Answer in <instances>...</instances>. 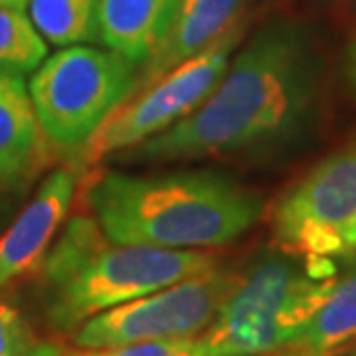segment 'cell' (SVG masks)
<instances>
[{
    "label": "cell",
    "mask_w": 356,
    "mask_h": 356,
    "mask_svg": "<svg viewBox=\"0 0 356 356\" xmlns=\"http://www.w3.org/2000/svg\"><path fill=\"white\" fill-rule=\"evenodd\" d=\"M74 190V172L56 169L42 181L35 197L0 236V289L42 266L56 232L67 218Z\"/></svg>",
    "instance_id": "cell-9"
},
{
    "label": "cell",
    "mask_w": 356,
    "mask_h": 356,
    "mask_svg": "<svg viewBox=\"0 0 356 356\" xmlns=\"http://www.w3.org/2000/svg\"><path fill=\"white\" fill-rule=\"evenodd\" d=\"M26 356H42V350H35V352L31 350V352H28Z\"/></svg>",
    "instance_id": "cell-21"
},
{
    "label": "cell",
    "mask_w": 356,
    "mask_h": 356,
    "mask_svg": "<svg viewBox=\"0 0 356 356\" xmlns=\"http://www.w3.org/2000/svg\"><path fill=\"white\" fill-rule=\"evenodd\" d=\"M181 0H97V40L106 49L144 65L165 40Z\"/></svg>",
    "instance_id": "cell-11"
},
{
    "label": "cell",
    "mask_w": 356,
    "mask_h": 356,
    "mask_svg": "<svg viewBox=\"0 0 356 356\" xmlns=\"http://www.w3.org/2000/svg\"><path fill=\"white\" fill-rule=\"evenodd\" d=\"M0 7H10V10L26 12L28 10V0H0Z\"/></svg>",
    "instance_id": "cell-19"
},
{
    "label": "cell",
    "mask_w": 356,
    "mask_h": 356,
    "mask_svg": "<svg viewBox=\"0 0 356 356\" xmlns=\"http://www.w3.org/2000/svg\"><path fill=\"white\" fill-rule=\"evenodd\" d=\"M216 266L209 250L113 243L92 216H74L42 261L47 317L60 331L79 329L99 312Z\"/></svg>",
    "instance_id": "cell-3"
},
{
    "label": "cell",
    "mask_w": 356,
    "mask_h": 356,
    "mask_svg": "<svg viewBox=\"0 0 356 356\" xmlns=\"http://www.w3.org/2000/svg\"><path fill=\"white\" fill-rule=\"evenodd\" d=\"M280 252L305 261L356 257V141L329 153L268 211Z\"/></svg>",
    "instance_id": "cell-6"
},
{
    "label": "cell",
    "mask_w": 356,
    "mask_h": 356,
    "mask_svg": "<svg viewBox=\"0 0 356 356\" xmlns=\"http://www.w3.org/2000/svg\"><path fill=\"white\" fill-rule=\"evenodd\" d=\"M47 40L26 12L0 7V74L24 76L47 58Z\"/></svg>",
    "instance_id": "cell-15"
},
{
    "label": "cell",
    "mask_w": 356,
    "mask_h": 356,
    "mask_svg": "<svg viewBox=\"0 0 356 356\" xmlns=\"http://www.w3.org/2000/svg\"><path fill=\"white\" fill-rule=\"evenodd\" d=\"M241 33L243 26L236 21L229 31L192 58L146 83L144 88H137L139 92H130L81 148L83 165H97L118 151L137 148L195 111L225 74Z\"/></svg>",
    "instance_id": "cell-7"
},
{
    "label": "cell",
    "mask_w": 356,
    "mask_h": 356,
    "mask_svg": "<svg viewBox=\"0 0 356 356\" xmlns=\"http://www.w3.org/2000/svg\"><path fill=\"white\" fill-rule=\"evenodd\" d=\"M236 282L238 273L220 266L185 277L86 319L74 333V345L79 350H102L148 340L199 338L218 317Z\"/></svg>",
    "instance_id": "cell-8"
},
{
    "label": "cell",
    "mask_w": 356,
    "mask_h": 356,
    "mask_svg": "<svg viewBox=\"0 0 356 356\" xmlns=\"http://www.w3.org/2000/svg\"><path fill=\"white\" fill-rule=\"evenodd\" d=\"M33 350V338L26 319L17 308L0 301V356H26Z\"/></svg>",
    "instance_id": "cell-17"
},
{
    "label": "cell",
    "mask_w": 356,
    "mask_h": 356,
    "mask_svg": "<svg viewBox=\"0 0 356 356\" xmlns=\"http://www.w3.org/2000/svg\"><path fill=\"white\" fill-rule=\"evenodd\" d=\"M42 356H209L202 338L183 340H148V343H130L102 350H76L56 352L51 347H42Z\"/></svg>",
    "instance_id": "cell-16"
},
{
    "label": "cell",
    "mask_w": 356,
    "mask_h": 356,
    "mask_svg": "<svg viewBox=\"0 0 356 356\" xmlns=\"http://www.w3.org/2000/svg\"><path fill=\"white\" fill-rule=\"evenodd\" d=\"M257 356H305L301 352H294V350H282V352H270V354H257Z\"/></svg>",
    "instance_id": "cell-20"
},
{
    "label": "cell",
    "mask_w": 356,
    "mask_h": 356,
    "mask_svg": "<svg viewBox=\"0 0 356 356\" xmlns=\"http://www.w3.org/2000/svg\"><path fill=\"white\" fill-rule=\"evenodd\" d=\"M245 0H181L165 40L144 63L132 92L192 58L238 21Z\"/></svg>",
    "instance_id": "cell-10"
},
{
    "label": "cell",
    "mask_w": 356,
    "mask_h": 356,
    "mask_svg": "<svg viewBox=\"0 0 356 356\" xmlns=\"http://www.w3.org/2000/svg\"><path fill=\"white\" fill-rule=\"evenodd\" d=\"M317 90L315 49L298 28L273 24L234 56L195 111L134 151L144 160H192L266 144L310 116Z\"/></svg>",
    "instance_id": "cell-1"
},
{
    "label": "cell",
    "mask_w": 356,
    "mask_h": 356,
    "mask_svg": "<svg viewBox=\"0 0 356 356\" xmlns=\"http://www.w3.org/2000/svg\"><path fill=\"white\" fill-rule=\"evenodd\" d=\"M338 277L336 261L291 254L266 257L238 275L218 317L202 336L209 356H257L289 350L322 308Z\"/></svg>",
    "instance_id": "cell-4"
},
{
    "label": "cell",
    "mask_w": 356,
    "mask_h": 356,
    "mask_svg": "<svg viewBox=\"0 0 356 356\" xmlns=\"http://www.w3.org/2000/svg\"><path fill=\"white\" fill-rule=\"evenodd\" d=\"M44 132L21 76L0 74V183H12L38 169L44 158Z\"/></svg>",
    "instance_id": "cell-12"
},
{
    "label": "cell",
    "mask_w": 356,
    "mask_h": 356,
    "mask_svg": "<svg viewBox=\"0 0 356 356\" xmlns=\"http://www.w3.org/2000/svg\"><path fill=\"white\" fill-rule=\"evenodd\" d=\"M345 74L356 97V33H352V38L345 47Z\"/></svg>",
    "instance_id": "cell-18"
},
{
    "label": "cell",
    "mask_w": 356,
    "mask_h": 356,
    "mask_svg": "<svg viewBox=\"0 0 356 356\" xmlns=\"http://www.w3.org/2000/svg\"><path fill=\"white\" fill-rule=\"evenodd\" d=\"M134 83L137 65L125 56L111 49L72 44L40 63L28 92L47 144L74 151L88 144Z\"/></svg>",
    "instance_id": "cell-5"
},
{
    "label": "cell",
    "mask_w": 356,
    "mask_h": 356,
    "mask_svg": "<svg viewBox=\"0 0 356 356\" xmlns=\"http://www.w3.org/2000/svg\"><path fill=\"white\" fill-rule=\"evenodd\" d=\"M347 356H356V352H352V354H347Z\"/></svg>",
    "instance_id": "cell-22"
},
{
    "label": "cell",
    "mask_w": 356,
    "mask_h": 356,
    "mask_svg": "<svg viewBox=\"0 0 356 356\" xmlns=\"http://www.w3.org/2000/svg\"><path fill=\"white\" fill-rule=\"evenodd\" d=\"M356 345V268L336 277L333 287L289 350L305 356H336Z\"/></svg>",
    "instance_id": "cell-13"
},
{
    "label": "cell",
    "mask_w": 356,
    "mask_h": 356,
    "mask_svg": "<svg viewBox=\"0 0 356 356\" xmlns=\"http://www.w3.org/2000/svg\"><path fill=\"white\" fill-rule=\"evenodd\" d=\"M97 0H28V19L51 44L72 47L97 40Z\"/></svg>",
    "instance_id": "cell-14"
},
{
    "label": "cell",
    "mask_w": 356,
    "mask_h": 356,
    "mask_svg": "<svg viewBox=\"0 0 356 356\" xmlns=\"http://www.w3.org/2000/svg\"><path fill=\"white\" fill-rule=\"evenodd\" d=\"M92 218L113 243L209 250L250 229L261 199L213 172L134 176L104 172L86 190Z\"/></svg>",
    "instance_id": "cell-2"
}]
</instances>
